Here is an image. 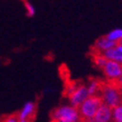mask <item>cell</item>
<instances>
[{"instance_id":"cell-1","label":"cell","mask_w":122,"mask_h":122,"mask_svg":"<svg viewBox=\"0 0 122 122\" xmlns=\"http://www.w3.org/2000/svg\"><path fill=\"white\" fill-rule=\"evenodd\" d=\"M102 104H103V101H102L100 94L89 95L77 109L78 113H80V122H84L93 119L97 109Z\"/></svg>"},{"instance_id":"cell-2","label":"cell","mask_w":122,"mask_h":122,"mask_svg":"<svg viewBox=\"0 0 122 122\" xmlns=\"http://www.w3.org/2000/svg\"><path fill=\"white\" fill-rule=\"evenodd\" d=\"M100 96L102 97L103 103L110 107H114L122 103V91L114 82L103 83L100 90Z\"/></svg>"},{"instance_id":"cell-3","label":"cell","mask_w":122,"mask_h":122,"mask_svg":"<svg viewBox=\"0 0 122 122\" xmlns=\"http://www.w3.org/2000/svg\"><path fill=\"white\" fill-rule=\"evenodd\" d=\"M51 121L80 122V113L77 107L72 105H61L51 112Z\"/></svg>"},{"instance_id":"cell-4","label":"cell","mask_w":122,"mask_h":122,"mask_svg":"<svg viewBox=\"0 0 122 122\" xmlns=\"http://www.w3.org/2000/svg\"><path fill=\"white\" fill-rule=\"evenodd\" d=\"M89 96L87 90H86V85L84 84H78L73 86L72 89H70V92L67 94V99L70 101V103L72 107H77L82 104V102Z\"/></svg>"},{"instance_id":"cell-5","label":"cell","mask_w":122,"mask_h":122,"mask_svg":"<svg viewBox=\"0 0 122 122\" xmlns=\"http://www.w3.org/2000/svg\"><path fill=\"white\" fill-rule=\"evenodd\" d=\"M104 76L110 82H115L122 76V64L107 59L104 66L101 68Z\"/></svg>"},{"instance_id":"cell-6","label":"cell","mask_w":122,"mask_h":122,"mask_svg":"<svg viewBox=\"0 0 122 122\" xmlns=\"http://www.w3.org/2000/svg\"><path fill=\"white\" fill-rule=\"evenodd\" d=\"M115 45H117V43L110 41V39H107L105 36H103V37L97 38L95 41V43H94V45H93V47H92V51L102 54V53L107 51V49L113 48Z\"/></svg>"},{"instance_id":"cell-7","label":"cell","mask_w":122,"mask_h":122,"mask_svg":"<svg viewBox=\"0 0 122 122\" xmlns=\"http://www.w3.org/2000/svg\"><path fill=\"white\" fill-rule=\"evenodd\" d=\"M93 119L97 122H112V107L103 103L97 109Z\"/></svg>"},{"instance_id":"cell-8","label":"cell","mask_w":122,"mask_h":122,"mask_svg":"<svg viewBox=\"0 0 122 122\" xmlns=\"http://www.w3.org/2000/svg\"><path fill=\"white\" fill-rule=\"evenodd\" d=\"M35 109H36V104L31 102V101L25 103V105L22 107V109L19 112L18 119L19 120H29V118L35 112Z\"/></svg>"},{"instance_id":"cell-9","label":"cell","mask_w":122,"mask_h":122,"mask_svg":"<svg viewBox=\"0 0 122 122\" xmlns=\"http://www.w3.org/2000/svg\"><path fill=\"white\" fill-rule=\"evenodd\" d=\"M102 54L109 61H113V62H118V63L122 64V53L118 49L117 45L113 48H111V49H107V51L103 52Z\"/></svg>"},{"instance_id":"cell-10","label":"cell","mask_w":122,"mask_h":122,"mask_svg":"<svg viewBox=\"0 0 122 122\" xmlns=\"http://www.w3.org/2000/svg\"><path fill=\"white\" fill-rule=\"evenodd\" d=\"M102 82L99 81V80H95V78H92L90 80L87 85H86V90H87V93L89 95H94V94H99L101 90V86H102Z\"/></svg>"},{"instance_id":"cell-11","label":"cell","mask_w":122,"mask_h":122,"mask_svg":"<svg viewBox=\"0 0 122 122\" xmlns=\"http://www.w3.org/2000/svg\"><path fill=\"white\" fill-rule=\"evenodd\" d=\"M107 59L103 56V54L93 52V54H92V62H93V64H94L96 67L102 68V67L104 66V64L107 63Z\"/></svg>"},{"instance_id":"cell-12","label":"cell","mask_w":122,"mask_h":122,"mask_svg":"<svg viewBox=\"0 0 122 122\" xmlns=\"http://www.w3.org/2000/svg\"><path fill=\"white\" fill-rule=\"evenodd\" d=\"M105 37L114 43H118L122 39V28H117V29L111 30L107 35H105Z\"/></svg>"},{"instance_id":"cell-13","label":"cell","mask_w":122,"mask_h":122,"mask_svg":"<svg viewBox=\"0 0 122 122\" xmlns=\"http://www.w3.org/2000/svg\"><path fill=\"white\" fill-rule=\"evenodd\" d=\"M112 122H122V103L112 107Z\"/></svg>"},{"instance_id":"cell-14","label":"cell","mask_w":122,"mask_h":122,"mask_svg":"<svg viewBox=\"0 0 122 122\" xmlns=\"http://www.w3.org/2000/svg\"><path fill=\"white\" fill-rule=\"evenodd\" d=\"M24 5H25V8H26V12H27V16L28 17H33L34 15H35V8H34V6L30 2H28V1H24Z\"/></svg>"},{"instance_id":"cell-15","label":"cell","mask_w":122,"mask_h":122,"mask_svg":"<svg viewBox=\"0 0 122 122\" xmlns=\"http://www.w3.org/2000/svg\"><path fill=\"white\" fill-rule=\"evenodd\" d=\"M4 122H19V119H18V115L16 114H12V115H9Z\"/></svg>"},{"instance_id":"cell-16","label":"cell","mask_w":122,"mask_h":122,"mask_svg":"<svg viewBox=\"0 0 122 122\" xmlns=\"http://www.w3.org/2000/svg\"><path fill=\"white\" fill-rule=\"evenodd\" d=\"M114 83H115V84H117V86H118L119 89H120V90H121V91H122V76H121V77H120V78H119L118 81H115Z\"/></svg>"},{"instance_id":"cell-17","label":"cell","mask_w":122,"mask_h":122,"mask_svg":"<svg viewBox=\"0 0 122 122\" xmlns=\"http://www.w3.org/2000/svg\"><path fill=\"white\" fill-rule=\"evenodd\" d=\"M117 47H118V49L120 51V52L122 53V45H119V44H117Z\"/></svg>"},{"instance_id":"cell-18","label":"cell","mask_w":122,"mask_h":122,"mask_svg":"<svg viewBox=\"0 0 122 122\" xmlns=\"http://www.w3.org/2000/svg\"><path fill=\"white\" fill-rule=\"evenodd\" d=\"M84 122H97V121H95L94 119H91V120H87V121H84Z\"/></svg>"},{"instance_id":"cell-19","label":"cell","mask_w":122,"mask_h":122,"mask_svg":"<svg viewBox=\"0 0 122 122\" xmlns=\"http://www.w3.org/2000/svg\"><path fill=\"white\" fill-rule=\"evenodd\" d=\"M19 122H29V120H19Z\"/></svg>"},{"instance_id":"cell-20","label":"cell","mask_w":122,"mask_h":122,"mask_svg":"<svg viewBox=\"0 0 122 122\" xmlns=\"http://www.w3.org/2000/svg\"><path fill=\"white\" fill-rule=\"evenodd\" d=\"M117 44H119V45H122V39H121V41H118Z\"/></svg>"},{"instance_id":"cell-21","label":"cell","mask_w":122,"mask_h":122,"mask_svg":"<svg viewBox=\"0 0 122 122\" xmlns=\"http://www.w3.org/2000/svg\"><path fill=\"white\" fill-rule=\"evenodd\" d=\"M51 122H64V121H51Z\"/></svg>"}]
</instances>
